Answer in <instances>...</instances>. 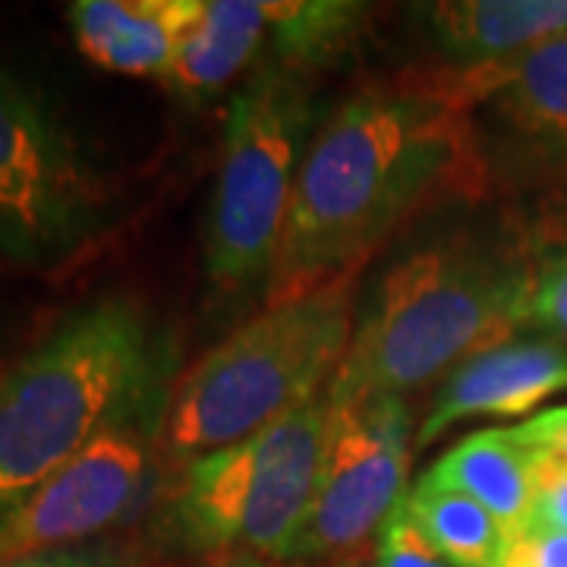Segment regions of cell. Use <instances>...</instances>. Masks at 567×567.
<instances>
[{"label":"cell","mask_w":567,"mask_h":567,"mask_svg":"<svg viewBox=\"0 0 567 567\" xmlns=\"http://www.w3.org/2000/svg\"><path fill=\"white\" fill-rule=\"evenodd\" d=\"M536 262L517 240L457 230L432 240L379 281L353 324L344 363L328 382L334 406L406 391L527 328Z\"/></svg>","instance_id":"obj_3"},{"label":"cell","mask_w":567,"mask_h":567,"mask_svg":"<svg viewBox=\"0 0 567 567\" xmlns=\"http://www.w3.org/2000/svg\"><path fill=\"white\" fill-rule=\"evenodd\" d=\"M527 328H543L555 341L567 344V249L536 265Z\"/></svg>","instance_id":"obj_19"},{"label":"cell","mask_w":567,"mask_h":567,"mask_svg":"<svg viewBox=\"0 0 567 567\" xmlns=\"http://www.w3.org/2000/svg\"><path fill=\"white\" fill-rule=\"evenodd\" d=\"M268 10V51L265 63H278L293 73L328 66L363 35L369 20L365 3L344 0H281L265 3Z\"/></svg>","instance_id":"obj_16"},{"label":"cell","mask_w":567,"mask_h":567,"mask_svg":"<svg viewBox=\"0 0 567 567\" xmlns=\"http://www.w3.org/2000/svg\"><path fill=\"white\" fill-rule=\"evenodd\" d=\"M215 567H271L262 558H230V561H221V565Z\"/></svg>","instance_id":"obj_24"},{"label":"cell","mask_w":567,"mask_h":567,"mask_svg":"<svg viewBox=\"0 0 567 567\" xmlns=\"http://www.w3.org/2000/svg\"><path fill=\"white\" fill-rule=\"evenodd\" d=\"M498 567H567V533L546 527H524L507 536Z\"/></svg>","instance_id":"obj_21"},{"label":"cell","mask_w":567,"mask_h":567,"mask_svg":"<svg viewBox=\"0 0 567 567\" xmlns=\"http://www.w3.org/2000/svg\"><path fill=\"white\" fill-rule=\"evenodd\" d=\"M517 435L527 442L536 454H543L555 464L567 466V406H555L527 423L514 425Z\"/></svg>","instance_id":"obj_23"},{"label":"cell","mask_w":567,"mask_h":567,"mask_svg":"<svg viewBox=\"0 0 567 567\" xmlns=\"http://www.w3.org/2000/svg\"><path fill=\"white\" fill-rule=\"evenodd\" d=\"M338 567H360V565H338Z\"/></svg>","instance_id":"obj_25"},{"label":"cell","mask_w":567,"mask_h":567,"mask_svg":"<svg viewBox=\"0 0 567 567\" xmlns=\"http://www.w3.org/2000/svg\"><path fill=\"white\" fill-rule=\"evenodd\" d=\"M316 121L306 76L278 63L262 61L230 102L203 246L205 278L227 303H265Z\"/></svg>","instance_id":"obj_6"},{"label":"cell","mask_w":567,"mask_h":567,"mask_svg":"<svg viewBox=\"0 0 567 567\" xmlns=\"http://www.w3.org/2000/svg\"><path fill=\"white\" fill-rule=\"evenodd\" d=\"M480 111L492 107L514 136L551 158H567V35L514 58L470 66Z\"/></svg>","instance_id":"obj_12"},{"label":"cell","mask_w":567,"mask_h":567,"mask_svg":"<svg viewBox=\"0 0 567 567\" xmlns=\"http://www.w3.org/2000/svg\"><path fill=\"white\" fill-rule=\"evenodd\" d=\"M328 391L240 445L174 470L158 511V539L196 558L281 561L303 527L322 466Z\"/></svg>","instance_id":"obj_5"},{"label":"cell","mask_w":567,"mask_h":567,"mask_svg":"<svg viewBox=\"0 0 567 567\" xmlns=\"http://www.w3.org/2000/svg\"><path fill=\"white\" fill-rule=\"evenodd\" d=\"M357 275L265 303L174 382L162 461L181 470L240 445L322 394L344 363L357 324Z\"/></svg>","instance_id":"obj_4"},{"label":"cell","mask_w":567,"mask_h":567,"mask_svg":"<svg viewBox=\"0 0 567 567\" xmlns=\"http://www.w3.org/2000/svg\"><path fill=\"white\" fill-rule=\"evenodd\" d=\"M117 218V193L39 85L0 63V256L29 271L80 259Z\"/></svg>","instance_id":"obj_7"},{"label":"cell","mask_w":567,"mask_h":567,"mask_svg":"<svg viewBox=\"0 0 567 567\" xmlns=\"http://www.w3.org/2000/svg\"><path fill=\"white\" fill-rule=\"evenodd\" d=\"M372 567H451L425 539L420 527L413 524L406 502L401 498L398 507L388 514V520L375 536V558Z\"/></svg>","instance_id":"obj_18"},{"label":"cell","mask_w":567,"mask_h":567,"mask_svg":"<svg viewBox=\"0 0 567 567\" xmlns=\"http://www.w3.org/2000/svg\"><path fill=\"white\" fill-rule=\"evenodd\" d=\"M174 382L136 398L76 461L0 524V561L104 539L130 520L162 461Z\"/></svg>","instance_id":"obj_8"},{"label":"cell","mask_w":567,"mask_h":567,"mask_svg":"<svg viewBox=\"0 0 567 567\" xmlns=\"http://www.w3.org/2000/svg\"><path fill=\"white\" fill-rule=\"evenodd\" d=\"M413 524L451 567H498L507 546L505 527L486 507L461 492L420 480L404 495Z\"/></svg>","instance_id":"obj_17"},{"label":"cell","mask_w":567,"mask_h":567,"mask_svg":"<svg viewBox=\"0 0 567 567\" xmlns=\"http://www.w3.org/2000/svg\"><path fill=\"white\" fill-rule=\"evenodd\" d=\"M567 391V344L529 338L483 350L451 369L416 429V447L476 416H524L546 398Z\"/></svg>","instance_id":"obj_10"},{"label":"cell","mask_w":567,"mask_h":567,"mask_svg":"<svg viewBox=\"0 0 567 567\" xmlns=\"http://www.w3.org/2000/svg\"><path fill=\"white\" fill-rule=\"evenodd\" d=\"M539 454L517 429H483L447 447L423 480L480 502L505 527L507 536L533 520Z\"/></svg>","instance_id":"obj_14"},{"label":"cell","mask_w":567,"mask_h":567,"mask_svg":"<svg viewBox=\"0 0 567 567\" xmlns=\"http://www.w3.org/2000/svg\"><path fill=\"white\" fill-rule=\"evenodd\" d=\"M174 375L177 344L140 297L70 309L0 375V524Z\"/></svg>","instance_id":"obj_2"},{"label":"cell","mask_w":567,"mask_h":567,"mask_svg":"<svg viewBox=\"0 0 567 567\" xmlns=\"http://www.w3.org/2000/svg\"><path fill=\"white\" fill-rule=\"evenodd\" d=\"M268 44L265 0H203L183 32L162 85L183 102H203L244 76Z\"/></svg>","instance_id":"obj_15"},{"label":"cell","mask_w":567,"mask_h":567,"mask_svg":"<svg viewBox=\"0 0 567 567\" xmlns=\"http://www.w3.org/2000/svg\"><path fill=\"white\" fill-rule=\"evenodd\" d=\"M529 527L561 529L567 533V466L555 464L539 454V476H536V505Z\"/></svg>","instance_id":"obj_22"},{"label":"cell","mask_w":567,"mask_h":567,"mask_svg":"<svg viewBox=\"0 0 567 567\" xmlns=\"http://www.w3.org/2000/svg\"><path fill=\"white\" fill-rule=\"evenodd\" d=\"M416 10L454 66L505 61L567 35V0H439Z\"/></svg>","instance_id":"obj_13"},{"label":"cell","mask_w":567,"mask_h":567,"mask_svg":"<svg viewBox=\"0 0 567 567\" xmlns=\"http://www.w3.org/2000/svg\"><path fill=\"white\" fill-rule=\"evenodd\" d=\"M0 567H145L142 555L126 543H117L111 536L92 539L82 546L51 548V551H35V555H20L7 558Z\"/></svg>","instance_id":"obj_20"},{"label":"cell","mask_w":567,"mask_h":567,"mask_svg":"<svg viewBox=\"0 0 567 567\" xmlns=\"http://www.w3.org/2000/svg\"><path fill=\"white\" fill-rule=\"evenodd\" d=\"M476 111V82L451 63L365 85L319 123L265 303L360 271L406 218L445 193L483 186Z\"/></svg>","instance_id":"obj_1"},{"label":"cell","mask_w":567,"mask_h":567,"mask_svg":"<svg viewBox=\"0 0 567 567\" xmlns=\"http://www.w3.org/2000/svg\"><path fill=\"white\" fill-rule=\"evenodd\" d=\"M413 423L404 398L331 404L312 505L284 565L347 558L379 536L406 495Z\"/></svg>","instance_id":"obj_9"},{"label":"cell","mask_w":567,"mask_h":567,"mask_svg":"<svg viewBox=\"0 0 567 567\" xmlns=\"http://www.w3.org/2000/svg\"><path fill=\"white\" fill-rule=\"evenodd\" d=\"M203 0H76L66 22L85 61L121 76L162 80Z\"/></svg>","instance_id":"obj_11"}]
</instances>
